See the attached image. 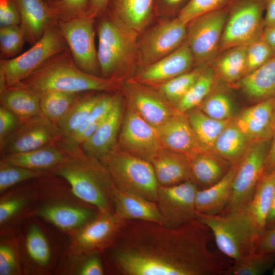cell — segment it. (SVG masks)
Listing matches in <instances>:
<instances>
[{
  "label": "cell",
  "mask_w": 275,
  "mask_h": 275,
  "mask_svg": "<svg viewBox=\"0 0 275 275\" xmlns=\"http://www.w3.org/2000/svg\"><path fill=\"white\" fill-rule=\"evenodd\" d=\"M117 188L156 202L158 184L152 164L116 147L101 161Z\"/></svg>",
  "instance_id": "6"
},
{
  "label": "cell",
  "mask_w": 275,
  "mask_h": 275,
  "mask_svg": "<svg viewBox=\"0 0 275 275\" xmlns=\"http://www.w3.org/2000/svg\"><path fill=\"white\" fill-rule=\"evenodd\" d=\"M264 21L265 27L275 25V0H266Z\"/></svg>",
  "instance_id": "56"
},
{
  "label": "cell",
  "mask_w": 275,
  "mask_h": 275,
  "mask_svg": "<svg viewBox=\"0 0 275 275\" xmlns=\"http://www.w3.org/2000/svg\"><path fill=\"white\" fill-rule=\"evenodd\" d=\"M156 129L162 146L168 150L184 155L188 158L207 150L198 139L186 113L178 111Z\"/></svg>",
  "instance_id": "20"
},
{
  "label": "cell",
  "mask_w": 275,
  "mask_h": 275,
  "mask_svg": "<svg viewBox=\"0 0 275 275\" xmlns=\"http://www.w3.org/2000/svg\"><path fill=\"white\" fill-rule=\"evenodd\" d=\"M45 3L49 5V6H51L55 3H56L59 0H43Z\"/></svg>",
  "instance_id": "61"
},
{
  "label": "cell",
  "mask_w": 275,
  "mask_h": 275,
  "mask_svg": "<svg viewBox=\"0 0 275 275\" xmlns=\"http://www.w3.org/2000/svg\"><path fill=\"white\" fill-rule=\"evenodd\" d=\"M196 218L209 228L219 250L233 262L254 252L260 235L246 209L213 215L197 213Z\"/></svg>",
  "instance_id": "5"
},
{
  "label": "cell",
  "mask_w": 275,
  "mask_h": 275,
  "mask_svg": "<svg viewBox=\"0 0 275 275\" xmlns=\"http://www.w3.org/2000/svg\"><path fill=\"white\" fill-rule=\"evenodd\" d=\"M275 96L258 102L244 109L234 122L251 143L271 140Z\"/></svg>",
  "instance_id": "21"
},
{
  "label": "cell",
  "mask_w": 275,
  "mask_h": 275,
  "mask_svg": "<svg viewBox=\"0 0 275 275\" xmlns=\"http://www.w3.org/2000/svg\"><path fill=\"white\" fill-rule=\"evenodd\" d=\"M122 117L121 98L96 131L80 146L88 156L103 160L116 148L117 136Z\"/></svg>",
  "instance_id": "23"
},
{
  "label": "cell",
  "mask_w": 275,
  "mask_h": 275,
  "mask_svg": "<svg viewBox=\"0 0 275 275\" xmlns=\"http://www.w3.org/2000/svg\"><path fill=\"white\" fill-rule=\"evenodd\" d=\"M0 103L15 114L21 123L42 114L40 94L28 89L7 87L0 93Z\"/></svg>",
  "instance_id": "32"
},
{
  "label": "cell",
  "mask_w": 275,
  "mask_h": 275,
  "mask_svg": "<svg viewBox=\"0 0 275 275\" xmlns=\"http://www.w3.org/2000/svg\"><path fill=\"white\" fill-rule=\"evenodd\" d=\"M121 80L84 72L76 66L68 49L49 60L28 77L12 87L28 89L38 93L49 91L76 94L112 92L120 88Z\"/></svg>",
  "instance_id": "3"
},
{
  "label": "cell",
  "mask_w": 275,
  "mask_h": 275,
  "mask_svg": "<svg viewBox=\"0 0 275 275\" xmlns=\"http://www.w3.org/2000/svg\"><path fill=\"white\" fill-rule=\"evenodd\" d=\"M187 25L177 17L160 22L138 41L137 64L142 68L169 54L186 40Z\"/></svg>",
  "instance_id": "12"
},
{
  "label": "cell",
  "mask_w": 275,
  "mask_h": 275,
  "mask_svg": "<svg viewBox=\"0 0 275 275\" xmlns=\"http://www.w3.org/2000/svg\"><path fill=\"white\" fill-rule=\"evenodd\" d=\"M275 262V253L253 252L233 262L230 275H261L270 269Z\"/></svg>",
  "instance_id": "41"
},
{
  "label": "cell",
  "mask_w": 275,
  "mask_h": 275,
  "mask_svg": "<svg viewBox=\"0 0 275 275\" xmlns=\"http://www.w3.org/2000/svg\"><path fill=\"white\" fill-rule=\"evenodd\" d=\"M19 10L25 41L33 45L58 22L51 6L43 0H13Z\"/></svg>",
  "instance_id": "22"
},
{
  "label": "cell",
  "mask_w": 275,
  "mask_h": 275,
  "mask_svg": "<svg viewBox=\"0 0 275 275\" xmlns=\"http://www.w3.org/2000/svg\"><path fill=\"white\" fill-rule=\"evenodd\" d=\"M65 148L67 158L51 173L64 179L79 201L100 212H114L116 186L103 163L87 156L80 146Z\"/></svg>",
  "instance_id": "2"
},
{
  "label": "cell",
  "mask_w": 275,
  "mask_h": 275,
  "mask_svg": "<svg viewBox=\"0 0 275 275\" xmlns=\"http://www.w3.org/2000/svg\"><path fill=\"white\" fill-rule=\"evenodd\" d=\"M189 0H155L157 13L172 15L178 13Z\"/></svg>",
  "instance_id": "54"
},
{
  "label": "cell",
  "mask_w": 275,
  "mask_h": 275,
  "mask_svg": "<svg viewBox=\"0 0 275 275\" xmlns=\"http://www.w3.org/2000/svg\"><path fill=\"white\" fill-rule=\"evenodd\" d=\"M195 65L185 40L174 51L141 69L129 81L142 85H159L191 69Z\"/></svg>",
  "instance_id": "18"
},
{
  "label": "cell",
  "mask_w": 275,
  "mask_h": 275,
  "mask_svg": "<svg viewBox=\"0 0 275 275\" xmlns=\"http://www.w3.org/2000/svg\"><path fill=\"white\" fill-rule=\"evenodd\" d=\"M199 106L204 113L213 119L224 120L233 118V101L224 91L212 90Z\"/></svg>",
  "instance_id": "43"
},
{
  "label": "cell",
  "mask_w": 275,
  "mask_h": 275,
  "mask_svg": "<svg viewBox=\"0 0 275 275\" xmlns=\"http://www.w3.org/2000/svg\"><path fill=\"white\" fill-rule=\"evenodd\" d=\"M61 138L57 125L41 114L22 122L0 144L1 156L33 150Z\"/></svg>",
  "instance_id": "14"
},
{
  "label": "cell",
  "mask_w": 275,
  "mask_h": 275,
  "mask_svg": "<svg viewBox=\"0 0 275 275\" xmlns=\"http://www.w3.org/2000/svg\"><path fill=\"white\" fill-rule=\"evenodd\" d=\"M25 41L19 25L0 27V50L2 59H8L19 53Z\"/></svg>",
  "instance_id": "46"
},
{
  "label": "cell",
  "mask_w": 275,
  "mask_h": 275,
  "mask_svg": "<svg viewBox=\"0 0 275 275\" xmlns=\"http://www.w3.org/2000/svg\"><path fill=\"white\" fill-rule=\"evenodd\" d=\"M205 68V65H198L196 68L158 85L159 93L176 106Z\"/></svg>",
  "instance_id": "40"
},
{
  "label": "cell",
  "mask_w": 275,
  "mask_h": 275,
  "mask_svg": "<svg viewBox=\"0 0 275 275\" xmlns=\"http://www.w3.org/2000/svg\"><path fill=\"white\" fill-rule=\"evenodd\" d=\"M250 144L233 118L218 135L211 151L233 164L240 160Z\"/></svg>",
  "instance_id": "34"
},
{
  "label": "cell",
  "mask_w": 275,
  "mask_h": 275,
  "mask_svg": "<svg viewBox=\"0 0 275 275\" xmlns=\"http://www.w3.org/2000/svg\"><path fill=\"white\" fill-rule=\"evenodd\" d=\"M261 38L275 52V25L265 27L261 36Z\"/></svg>",
  "instance_id": "58"
},
{
  "label": "cell",
  "mask_w": 275,
  "mask_h": 275,
  "mask_svg": "<svg viewBox=\"0 0 275 275\" xmlns=\"http://www.w3.org/2000/svg\"><path fill=\"white\" fill-rule=\"evenodd\" d=\"M111 0H89L86 14L95 19L103 15Z\"/></svg>",
  "instance_id": "55"
},
{
  "label": "cell",
  "mask_w": 275,
  "mask_h": 275,
  "mask_svg": "<svg viewBox=\"0 0 275 275\" xmlns=\"http://www.w3.org/2000/svg\"><path fill=\"white\" fill-rule=\"evenodd\" d=\"M50 173L30 169L0 160V194H4L8 189L19 183L36 179Z\"/></svg>",
  "instance_id": "42"
},
{
  "label": "cell",
  "mask_w": 275,
  "mask_h": 275,
  "mask_svg": "<svg viewBox=\"0 0 275 275\" xmlns=\"http://www.w3.org/2000/svg\"><path fill=\"white\" fill-rule=\"evenodd\" d=\"M272 274L275 275V268H274V269L272 271Z\"/></svg>",
  "instance_id": "62"
},
{
  "label": "cell",
  "mask_w": 275,
  "mask_h": 275,
  "mask_svg": "<svg viewBox=\"0 0 275 275\" xmlns=\"http://www.w3.org/2000/svg\"><path fill=\"white\" fill-rule=\"evenodd\" d=\"M25 252L30 261L39 268L46 269L50 264L52 250L43 230L35 224L29 228L25 239Z\"/></svg>",
  "instance_id": "37"
},
{
  "label": "cell",
  "mask_w": 275,
  "mask_h": 275,
  "mask_svg": "<svg viewBox=\"0 0 275 275\" xmlns=\"http://www.w3.org/2000/svg\"><path fill=\"white\" fill-rule=\"evenodd\" d=\"M95 18L86 13L67 20H58L59 30L76 66L84 72L100 76L95 42Z\"/></svg>",
  "instance_id": "11"
},
{
  "label": "cell",
  "mask_w": 275,
  "mask_h": 275,
  "mask_svg": "<svg viewBox=\"0 0 275 275\" xmlns=\"http://www.w3.org/2000/svg\"><path fill=\"white\" fill-rule=\"evenodd\" d=\"M266 0H232L228 5V16L221 44L224 50L247 46L261 37L265 28L263 14Z\"/></svg>",
  "instance_id": "8"
},
{
  "label": "cell",
  "mask_w": 275,
  "mask_h": 275,
  "mask_svg": "<svg viewBox=\"0 0 275 275\" xmlns=\"http://www.w3.org/2000/svg\"><path fill=\"white\" fill-rule=\"evenodd\" d=\"M271 140L250 143L239 161L231 198L223 212L245 210L249 206L264 170Z\"/></svg>",
  "instance_id": "9"
},
{
  "label": "cell",
  "mask_w": 275,
  "mask_h": 275,
  "mask_svg": "<svg viewBox=\"0 0 275 275\" xmlns=\"http://www.w3.org/2000/svg\"><path fill=\"white\" fill-rule=\"evenodd\" d=\"M21 123L12 112L0 106V144Z\"/></svg>",
  "instance_id": "52"
},
{
  "label": "cell",
  "mask_w": 275,
  "mask_h": 275,
  "mask_svg": "<svg viewBox=\"0 0 275 275\" xmlns=\"http://www.w3.org/2000/svg\"><path fill=\"white\" fill-rule=\"evenodd\" d=\"M34 213L58 228L71 233L93 219L99 212L94 207L63 198H48Z\"/></svg>",
  "instance_id": "16"
},
{
  "label": "cell",
  "mask_w": 275,
  "mask_h": 275,
  "mask_svg": "<svg viewBox=\"0 0 275 275\" xmlns=\"http://www.w3.org/2000/svg\"><path fill=\"white\" fill-rule=\"evenodd\" d=\"M275 192V168L264 170L247 212L261 235L266 230L267 214Z\"/></svg>",
  "instance_id": "31"
},
{
  "label": "cell",
  "mask_w": 275,
  "mask_h": 275,
  "mask_svg": "<svg viewBox=\"0 0 275 275\" xmlns=\"http://www.w3.org/2000/svg\"><path fill=\"white\" fill-rule=\"evenodd\" d=\"M216 74L212 68L206 67L175 107L181 113H186L198 107L212 91Z\"/></svg>",
  "instance_id": "38"
},
{
  "label": "cell",
  "mask_w": 275,
  "mask_h": 275,
  "mask_svg": "<svg viewBox=\"0 0 275 275\" xmlns=\"http://www.w3.org/2000/svg\"><path fill=\"white\" fill-rule=\"evenodd\" d=\"M271 127H272V130L273 134L274 132H275V105L274 107L272 116Z\"/></svg>",
  "instance_id": "60"
},
{
  "label": "cell",
  "mask_w": 275,
  "mask_h": 275,
  "mask_svg": "<svg viewBox=\"0 0 275 275\" xmlns=\"http://www.w3.org/2000/svg\"><path fill=\"white\" fill-rule=\"evenodd\" d=\"M21 273L18 248L13 240L1 241L0 275H16Z\"/></svg>",
  "instance_id": "47"
},
{
  "label": "cell",
  "mask_w": 275,
  "mask_h": 275,
  "mask_svg": "<svg viewBox=\"0 0 275 275\" xmlns=\"http://www.w3.org/2000/svg\"><path fill=\"white\" fill-rule=\"evenodd\" d=\"M227 6L200 16L187 24L185 40L195 65H206L217 57L227 19Z\"/></svg>",
  "instance_id": "10"
},
{
  "label": "cell",
  "mask_w": 275,
  "mask_h": 275,
  "mask_svg": "<svg viewBox=\"0 0 275 275\" xmlns=\"http://www.w3.org/2000/svg\"><path fill=\"white\" fill-rule=\"evenodd\" d=\"M237 84L244 93L256 102L275 96V54Z\"/></svg>",
  "instance_id": "30"
},
{
  "label": "cell",
  "mask_w": 275,
  "mask_h": 275,
  "mask_svg": "<svg viewBox=\"0 0 275 275\" xmlns=\"http://www.w3.org/2000/svg\"><path fill=\"white\" fill-rule=\"evenodd\" d=\"M114 212H100L91 221L72 233L74 255L102 254L115 242L124 222Z\"/></svg>",
  "instance_id": "13"
},
{
  "label": "cell",
  "mask_w": 275,
  "mask_h": 275,
  "mask_svg": "<svg viewBox=\"0 0 275 275\" xmlns=\"http://www.w3.org/2000/svg\"><path fill=\"white\" fill-rule=\"evenodd\" d=\"M68 49L57 22L21 54L10 59H1L0 72L4 75L7 87H12L20 82L49 60Z\"/></svg>",
  "instance_id": "7"
},
{
  "label": "cell",
  "mask_w": 275,
  "mask_h": 275,
  "mask_svg": "<svg viewBox=\"0 0 275 275\" xmlns=\"http://www.w3.org/2000/svg\"><path fill=\"white\" fill-rule=\"evenodd\" d=\"M188 113L186 114L188 119L198 139L206 149L211 151L218 135L233 119H215L206 115L198 107Z\"/></svg>",
  "instance_id": "36"
},
{
  "label": "cell",
  "mask_w": 275,
  "mask_h": 275,
  "mask_svg": "<svg viewBox=\"0 0 275 275\" xmlns=\"http://www.w3.org/2000/svg\"><path fill=\"white\" fill-rule=\"evenodd\" d=\"M275 54V52L261 38L246 47V74L259 68Z\"/></svg>",
  "instance_id": "48"
},
{
  "label": "cell",
  "mask_w": 275,
  "mask_h": 275,
  "mask_svg": "<svg viewBox=\"0 0 275 275\" xmlns=\"http://www.w3.org/2000/svg\"><path fill=\"white\" fill-rule=\"evenodd\" d=\"M39 94L42 114L57 124L71 107L79 93L49 91Z\"/></svg>",
  "instance_id": "39"
},
{
  "label": "cell",
  "mask_w": 275,
  "mask_h": 275,
  "mask_svg": "<svg viewBox=\"0 0 275 275\" xmlns=\"http://www.w3.org/2000/svg\"><path fill=\"white\" fill-rule=\"evenodd\" d=\"M101 253H92L78 255L81 257L75 274L78 275H103L105 273Z\"/></svg>",
  "instance_id": "50"
},
{
  "label": "cell",
  "mask_w": 275,
  "mask_h": 275,
  "mask_svg": "<svg viewBox=\"0 0 275 275\" xmlns=\"http://www.w3.org/2000/svg\"><path fill=\"white\" fill-rule=\"evenodd\" d=\"M89 0H59L51 6L58 20H67L86 13Z\"/></svg>",
  "instance_id": "49"
},
{
  "label": "cell",
  "mask_w": 275,
  "mask_h": 275,
  "mask_svg": "<svg viewBox=\"0 0 275 275\" xmlns=\"http://www.w3.org/2000/svg\"><path fill=\"white\" fill-rule=\"evenodd\" d=\"M68 156L60 141L29 151L1 156L7 163L34 170L50 172Z\"/></svg>",
  "instance_id": "25"
},
{
  "label": "cell",
  "mask_w": 275,
  "mask_h": 275,
  "mask_svg": "<svg viewBox=\"0 0 275 275\" xmlns=\"http://www.w3.org/2000/svg\"><path fill=\"white\" fill-rule=\"evenodd\" d=\"M197 189L190 180L173 186L158 187L156 203L163 225L176 228L196 218Z\"/></svg>",
  "instance_id": "15"
},
{
  "label": "cell",
  "mask_w": 275,
  "mask_h": 275,
  "mask_svg": "<svg viewBox=\"0 0 275 275\" xmlns=\"http://www.w3.org/2000/svg\"><path fill=\"white\" fill-rule=\"evenodd\" d=\"M126 92L129 105L156 129L179 111L159 93L147 89L144 85L128 81Z\"/></svg>",
  "instance_id": "19"
},
{
  "label": "cell",
  "mask_w": 275,
  "mask_h": 275,
  "mask_svg": "<svg viewBox=\"0 0 275 275\" xmlns=\"http://www.w3.org/2000/svg\"><path fill=\"white\" fill-rule=\"evenodd\" d=\"M106 12L138 35L157 14L155 0H111Z\"/></svg>",
  "instance_id": "24"
},
{
  "label": "cell",
  "mask_w": 275,
  "mask_h": 275,
  "mask_svg": "<svg viewBox=\"0 0 275 275\" xmlns=\"http://www.w3.org/2000/svg\"><path fill=\"white\" fill-rule=\"evenodd\" d=\"M274 168H275V132L271 140L264 170H270Z\"/></svg>",
  "instance_id": "57"
},
{
  "label": "cell",
  "mask_w": 275,
  "mask_h": 275,
  "mask_svg": "<svg viewBox=\"0 0 275 275\" xmlns=\"http://www.w3.org/2000/svg\"><path fill=\"white\" fill-rule=\"evenodd\" d=\"M20 16L13 0H0V27L20 25Z\"/></svg>",
  "instance_id": "51"
},
{
  "label": "cell",
  "mask_w": 275,
  "mask_h": 275,
  "mask_svg": "<svg viewBox=\"0 0 275 275\" xmlns=\"http://www.w3.org/2000/svg\"><path fill=\"white\" fill-rule=\"evenodd\" d=\"M232 0H189L177 17L184 24L203 14L226 7Z\"/></svg>",
  "instance_id": "45"
},
{
  "label": "cell",
  "mask_w": 275,
  "mask_h": 275,
  "mask_svg": "<svg viewBox=\"0 0 275 275\" xmlns=\"http://www.w3.org/2000/svg\"><path fill=\"white\" fill-rule=\"evenodd\" d=\"M26 188H20L2 197L0 201L1 229L18 216L26 207L29 197Z\"/></svg>",
  "instance_id": "44"
},
{
  "label": "cell",
  "mask_w": 275,
  "mask_h": 275,
  "mask_svg": "<svg viewBox=\"0 0 275 275\" xmlns=\"http://www.w3.org/2000/svg\"><path fill=\"white\" fill-rule=\"evenodd\" d=\"M152 165L159 186H170L190 180L188 158L163 149L149 161Z\"/></svg>",
  "instance_id": "28"
},
{
  "label": "cell",
  "mask_w": 275,
  "mask_h": 275,
  "mask_svg": "<svg viewBox=\"0 0 275 275\" xmlns=\"http://www.w3.org/2000/svg\"><path fill=\"white\" fill-rule=\"evenodd\" d=\"M246 47H232L217 56L212 67L216 75L230 84L241 80L246 74Z\"/></svg>",
  "instance_id": "33"
},
{
  "label": "cell",
  "mask_w": 275,
  "mask_h": 275,
  "mask_svg": "<svg viewBox=\"0 0 275 275\" xmlns=\"http://www.w3.org/2000/svg\"><path fill=\"white\" fill-rule=\"evenodd\" d=\"M85 93L78 95L71 107L57 123L61 140L69 137L80 127L103 95Z\"/></svg>",
  "instance_id": "35"
},
{
  "label": "cell",
  "mask_w": 275,
  "mask_h": 275,
  "mask_svg": "<svg viewBox=\"0 0 275 275\" xmlns=\"http://www.w3.org/2000/svg\"><path fill=\"white\" fill-rule=\"evenodd\" d=\"M100 17L97 35L100 76L121 79L137 64L139 35L107 12Z\"/></svg>",
  "instance_id": "4"
},
{
  "label": "cell",
  "mask_w": 275,
  "mask_h": 275,
  "mask_svg": "<svg viewBox=\"0 0 275 275\" xmlns=\"http://www.w3.org/2000/svg\"><path fill=\"white\" fill-rule=\"evenodd\" d=\"M269 227L268 229L275 227V192L266 218V229Z\"/></svg>",
  "instance_id": "59"
},
{
  "label": "cell",
  "mask_w": 275,
  "mask_h": 275,
  "mask_svg": "<svg viewBox=\"0 0 275 275\" xmlns=\"http://www.w3.org/2000/svg\"><path fill=\"white\" fill-rule=\"evenodd\" d=\"M114 212L124 221L139 220L163 224L156 202L139 195L115 188Z\"/></svg>",
  "instance_id": "27"
},
{
  "label": "cell",
  "mask_w": 275,
  "mask_h": 275,
  "mask_svg": "<svg viewBox=\"0 0 275 275\" xmlns=\"http://www.w3.org/2000/svg\"><path fill=\"white\" fill-rule=\"evenodd\" d=\"M190 180L198 189L208 188L221 180L232 163L212 151L204 150L188 157Z\"/></svg>",
  "instance_id": "26"
},
{
  "label": "cell",
  "mask_w": 275,
  "mask_h": 275,
  "mask_svg": "<svg viewBox=\"0 0 275 275\" xmlns=\"http://www.w3.org/2000/svg\"><path fill=\"white\" fill-rule=\"evenodd\" d=\"M210 232L197 218L176 228L125 221L102 253L106 269L117 275L228 274L231 264L209 248Z\"/></svg>",
  "instance_id": "1"
},
{
  "label": "cell",
  "mask_w": 275,
  "mask_h": 275,
  "mask_svg": "<svg viewBox=\"0 0 275 275\" xmlns=\"http://www.w3.org/2000/svg\"><path fill=\"white\" fill-rule=\"evenodd\" d=\"M124 119L119 143L122 150L149 161L164 148L155 128L129 105Z\"/></svg>",
  "instance_id": "17"
},
{
  "label": "cell",
  "mask_w": 275,
  "mask_h": 275,
  "mask_svg": "<svg viewBox=\"0 0 275 275\" xmlns=\"http://www.w3.org/2000/svg\"><path fill=\"white\" fill-rule=\"evenodd\" d=\"M254 252L275 253V227L266 229L260 235Z\"/></svg>",
  "instance_id": "53"
},
{
  "label": "cell",
  "mask_w": 275,
  "mask_h": 275,
  "mask_svg": "<svg viewBox=\"0 0 275 275\" xmlns=\"http://www.w3.org/2000/svg\"><path fill=\"white\" fill-rule=\"evenodd\" d=\"M239 161L233 163L226 175L212 186L197 189L195 196L197 213L217 214L222 212L231 198L233 182Z\"/></svg>",
  "instance_id": "29"
}]
</instances>
